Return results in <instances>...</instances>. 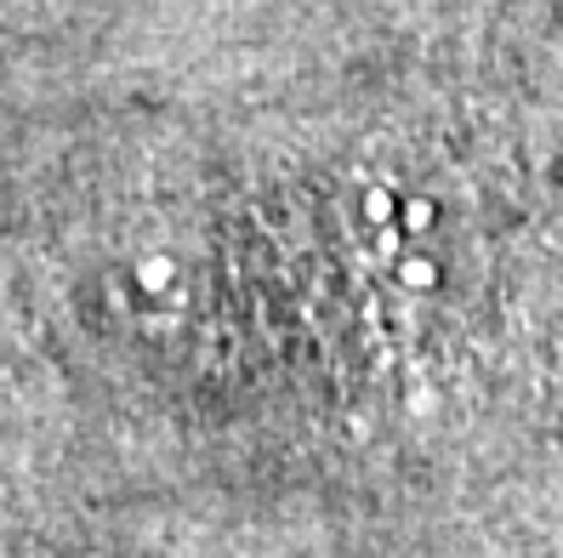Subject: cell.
Returning a JSON list of instances; mask_svg holds the SVG:
<instances>
[{
	"instance_id": "cell-1",
	"label": "cell",
	"mask_w": 563,
	"mask_h": 558,
	"mask_svg": "<svg viewBox=\"0 0 563 558\" xmlns=\"http://www.w3.org/2000/svg\"><path fill=\"white\" fill-rule=\"evenodd\" d=\"M529 29H536L541 57H552V69H563V0H529Z\"/></svg>"
}]
</instances>
